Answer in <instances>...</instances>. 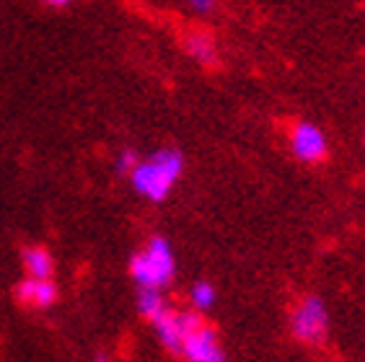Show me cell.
I'll return each instance as SVG.
<instances>
[{
  "label": "cell",
  "mask_w": 365,
  "mask_h": 362,
  "mask_svg": "<svg viewBox=\"0 0 365 362\" xmlns=\"http://www.w3.org/2000/svg\"><path fill=\"white\" fill-rule=\"evenodd\" d=\"M190 3L197 8V11H200V14H207V11L212 8V3H215V0H190Z\"/></svg>",
  "instance_id": "obj_13"
},
{
  "label": "cell",
  "mask_w": 365,
  "mask_h": 362,
  "mask_svg": "<svg viewBox=\"0 0 365 362\" xmlns=\"http://www.w3.org/2000/svg\"><path fill=\"white\" fill-rule=\"evenodd\" d=\"M19 300L31 308H49L57 300V287L52 279H34L29 277L19 285Z\"/></svg>",
  "instance_id": "obj_7"
},
{
  "label": "cell",
  "mask_w": 365,
  "mask_h": 362,
  "mask_svg": "<svg viewBox=\"0 0 365 362\" xmlns=\"http://www.w3.org/2000/svg\"><path fill=\"white\" fill-rule=\"evenodd\" d=\"M49 8H68V6H73L76 0H44Z\"/></svg>",
  "instance_id": "obj_14"
},
{
  "label": "cell",
  "mask_w": 365,
  "mask_h": 362,
  "mask_svg": "<svg viewBox=\"0 0 365 362\" xmlns=\"http://www.w3.org/2000/svg\"><path fill=\"white\" fill-rule=\"evenodd\" d=\"M197 324H200V316L197 314H176V311H169V308L153 321L155 334H158L161 344L166 349H171V352H176V355L182 352V341L187 336V331L192 326H197Z\"/></svg>",
  "instance_id": "obj_5"
},
{
  "label": "cell",
  "mask_w": 365,
  "mask_h": 362,
  "mask_svg": "<svg viewBox=\"0 0 365 362\" xmlns=\"http://www.w3.org/2000/svg\"><path fill=\"white\" fill-rule=\"evenodd\" d=\"M184 174V155L176 148L155 150L133 168L130 181L133 189L150 202H163L171 195L174 184Z\"/></svg>",
  "instance_id": "obj_1"
},
{
  "label": "cell",
  "mask_w": 365,
  "mask_h": 362,
  "mask_svg": "<svg viewBox=\"0 0 365 362\" xmlns=\"http://www.w3.org/2000/svg\"><path fill=\"white\" fill-rule=\"evenodd\" d=\"M24 267H26L29 277L34 279H52V272H55V262L49 257V251L39 249V246L24 251Z\"/></svg>",
  "instance_id": "obj_8"
},
{
  "label": "cell",
  "mask_w": 365,
  "mask_h": 362,
  "mask_svg": "<svg viewBox=\"0 0 365 362\" xmlns=\"http://www.w3.org/2000/svg\"><path fill=\"white\" fill-rule=\"evenodd\" d=\"M187 52H190L192 57H195L197 63L202 65H210L215 63V57H218V52H215V44H212L210 36L205 34H195L187 39Z\"/></svg>",
  "instance_id": "obj_10"
},
{
  "label": "cell",
  "mask_w": 365,
  "mask_h": 362,
  "mask_svg": "<svg viewBox=\"0 0 365 362\" xmlns=\"http://www.w3.org/2000/svg\"><path fill=\"white\" fill-rule=\"evenodd\" d=\"M290 150L303 163H317L327 155V138L317 125L311 122H298L290 135Z\"/></svg>",
  "instance_id": "obj_6"
},
{
  "label": "cell",
  "mask_w": 365,
  "mask_h": 362,
  "mask_svg": "<svg viewBox=\"0 0 365 362\" xmlns=\"http://www.w3.org/2000/svg\"><path fill=\"white\" fill-rule=\"evenodd\" d=\"M166 308L169 306H166L161 290H148V287H143L140 295H138V311H140L145 319L155 321L163 311H166Z\"/></svg>",
  "instance_id": "obj_9"
},
{
  "label": "cell",
  "mask_w": 365,
  "mask_h": 362,
  "mask_svg": "<svg viewBox=\"0 0 365 362\" xmlns=\"http://www.w3.org/2000/svg\"><path fill=\"white\" fill-rule=\"evenodd\" d=\"M179 355L187 362H225L218 336H215V331L210 326H205L202 321L187 331Z\"/></svg>",
  "instance_id": "obj_4"
},
{
  "label": "cell",
  "mask_w": 365,
  "mask_h": 362,
  "mask_svg": "<svg viewBox=\"0 0 365 362\" xmlns=\"http://www.w3.org/2000/svg\"><path fill=\"white\" fill-rule=\"evenodd\" d=\"M290 329H293L295 339L306 341V344H319L327 336V329H329V314H327L324 300L317 298V295L303 298L293 311Z\"/></svg>",
  "instance_id": "obj_3"
},
{
  "label": "cell",
  "mask_w": 365,
  "mask_h": 362,
  "mask_svg": "<svg viewBox=\"0 0 365 362\" xmlns=\"http://www.w3.org/2000/svg\"><path fill=\"white\" fill-rule=\"evenodd\" d=\"M140 163V155L135 153L133 148H125L120 153V158H117V171L120 174H133V168Z\"/></svg>",
  "instance_id": "obj_12"
},
{
  "label": "cell",
  "mask_w": 365,
  "mask_h": 362,
  "mask_svg": "<svg viewBox=\"0 0 365 362\" xmlns=\"http://www.w3.org/2000/svg\"><path fill=\"white\" fill-rule=\"evenodd\" d=\"M176 259L171 244L166 238H150L143 251H138L130 262V274L133 279L148 290H163L174 279Z\"/></svg>",
  "instance_id": "obj_2"
},
{
  "label": "cell",
  "mask_w": 365,
  "mask_h": 362,
  "mask_svg": "<svg viewBox=\"0 0 365 362\" xmlns=\"http://www.w3.org/2000/svg\"><path fill=\"white\" fill-rule=\"evenodd\" d=\"M190 298L197 311H207V308L215 306V287H212L210 282H197L190 290Z\"/></svg>",
  "instance_id": "obj_11"
}]
</instances>
